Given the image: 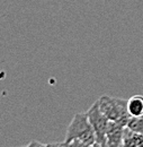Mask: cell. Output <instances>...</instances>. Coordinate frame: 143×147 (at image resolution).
<instances>
[{"label": "cell", "instance_id": "1", "mask_svg": "<svg viewBox=\"0 0 143 147\" xmlns=\"http://www.w3.org/2000/svg\"><path fill=\"white\" fill-rule=\"evenodd\" d=\"M72 140H80L89 145H94L96 143V135L88 119L87 112L77 113L72 118L65 132L64 142L70 143Z\"/></svg>", "mask_w": 143, "mask_h": 147}, {"label": "cell", "instance_id": "2", "mask_svg": "<svg viewBox=\"0 0 143 147\" xmlns=\"http://www.w3.org/2000/svg\"><path fill=\"white\" fill-rule=\"evenodd\" d=\"M97 101L102 112L109 121L121 123L125 127L127 126L131 118L127 111V100L104 95Z\"/></svg>", "mask_w": 143, "mask_h": 147}, {"label": "cell", "instance_id": "3", "mask_svg": "<svg viewBox=\"0 0 143 147\" xmlns=\"http://www.w3.org/2000/svg\"><path fill=\"white\" fill-rule=\"evenodd\" d=\"M87 115L96 135V143L106 147V132L109 125V120L102 112L98 101H96L90 107L89 110L87 111Z\"/></svg>", "mask_w": 143, "mask_h": 147}, {"label": "cell", "instance_id": "4", "mask_svg": "<svg viewBox=\"0 0 143 147\" xmlns=\"http://www.w3.org/2000/svg\"><path fill=\"white\" fill-rule=\"evenodd\" d=\"M125 126L109 121L106 132V147H122Z\"/></svg>", "mask_w": 143, "mask_h": 147}, {"label": "cell", "instance_id": "5", "mask_svg": "<svg viewBox=\"0 0 143 147\" xmlns=\"http://www.w3.org/2000/svg\"><path fill=\"white\" fill-rule=\"evenodd\" d=\"M127 111L131 118L143 117V95H134L127 100Z\"/></svg>", "mask_w": 143, "mask_h": 147}, {"label": "cell", "instance_id": "6", "mask_svg": "<svg viewBox=\"0 0 143 147\" xmlns=\"http://www.w3.org/2000/svg\"><path fill=\"white\" fill-rule=\"evenodd\" d=\"M122 147H143V135L136 134L126 127L124 130Z\"/></svg>", "mask_w": 143, "mask_h": 147}, {"label": "cell", "instance_id": "7", "mask_svg": "<svg viewBox=\"0 0 143 147\" xmlns=\"http://www.w3.org/2000/svg\"><path fill=\"white\" fill-rule=\"evenodd\" d=\"M126 127L136 134L143 135V117H141V118H130Z\"/></svg>", "mask_w": 143, "mask_h": 147}, {"label": "cell", "instance_id": "8", "mask_svg": "<svg viewBox=\"0 0 143 147\" xmlns=\"http://www.w3.org/2000/svg\"><path fill=\"white\" fill-rule=\"evenodd\" d=\"M67 144H68V147H92V145L82 143L80 140H72V142L67 143Z\"/></svg>", "mask_w": 143, "mask_h": 147}, {"label": "cell", "instance_id": "9", "mask_svg": "<svg viewBox=\"0 0 143 147\" xmlns=\"http://www.w3.org/2000/svg\"><path fill=\"white\" fill-rule=\"evenodd\" d=\"M26 147H50V144H43L37 140H32Z\"/></svg>", "mask_w": 143, "mask_h": 147}, {"label": "cell", "instance_id": "10", "mask_svg": "<svg viewBox=\"0 0 143 147\" xmlns=\"http://www.w3.org/2000/svg\"><path fill=\"white\" fill-rule=\"evenodd\" d=\"M50 147H68V144L65 142H63V143H53V144H50Z\"/></svg>", "mask_w": 143, "mask_h": 147}, {"label": "cell", "instance_id": "11", "mask_svg": "<svg viewBox=\"0 0 143 147\" xmlns=\"http://www.w3.org/2000/svg\"><path fill=\"white\" fill-rule=\"evenodd\" d=\"M92 147H105V146H102V145H99V144H97V143H95V144L92 145Z\"/></svg>", "mask_w": 143, "mask_h": 147}]
</instances>
